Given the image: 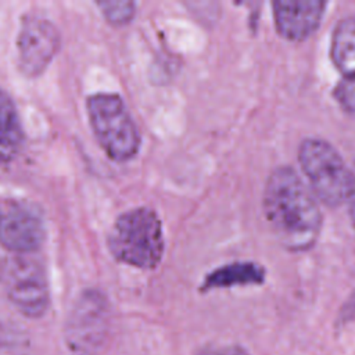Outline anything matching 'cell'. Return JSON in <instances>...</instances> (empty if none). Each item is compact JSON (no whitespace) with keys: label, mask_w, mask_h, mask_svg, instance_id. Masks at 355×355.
Segmentation results:
<instances>
[{"label":"cell","mask_w":355,"mask_h":355,"mask_svg":"<svg viewBox=\"0 0 355 355\" xmlns=\"http://www.w3.org/2000/svg\"><path fill=\"white\" fill-rule=\"evenodd\" d=\"M334 97L340 107L355 118V73L344 75L334 89Z\"/></svg>","instance_id":"obj_14"},{"label":"cell","mask_w":355,"mask_h":355,"mask_svg":"<svg viewBox=\"0 0 355 355\" xmlns=\"http://www.w3.org/2000/svg\"><path fill=\"white\" fill-rule=\"evenodd\" d=\"M1 275H3V268H1V263H0V277H1Z\"/></svg>","instance_id":"obj_17"},{"label":"cell","mask_w":355,"mask_h":355,"mask_svg":"<svg viewBox=\"0 0 355 355\" xmlns=\"http://www.w3.org/2000/svg\"><path fill=\"white\" fill-rule=\"evenodd\" d=\"M24 132L12 98L0 87V165L10 162L19 151Z\"/></svg>","instance_id":"obj_10"},{"label":"cell","mask_w":355,"mask_h":355,"mask_svg":"<svg viewBox=\"0 0 355 355\" xmlns=\"http://www.w3.org/2000/svg\"><path fill=\"white\" fill-rule=\"evenodd\" d=\"M298 161L313 194L326 205L347 201L351 169L340 153L326 140L308 137L298 147Z\"/></svg>","instance_id":"obj_4"},{"label":"cell","mask_w":355,"mask_h":355,"mask_svg":"<svg viewBox=\"0 0 355 355\" xmlns=\"http://www.w3.org/2000/svg\"><path fill=\"white\" fill-rule=\"evenodd\" d=\"M6 290L12 305L28 318H40L49 308L47 276L35 259L19 257L10 262L6 272Z\"/></svg>","instance_id":"obj_6"},{"label":"cell","mask_w":355,"mask_h":355,"mask_svg":"<svg viewBox=\"0 0 355 355\" xmlns=\"http://www.w3.org/2000/svg\"><path fill=\"white\" fill-rule=\"evenodd\" d=\"M331 58L344 73H355V14L343 18L331 39Z\"/></svg>","instance_id":"obj_12"},{"label":"cell","mask_w":355,"mask_h":355,"mask_svg":"<svg viewBox=\"0 0 355 355\" xmlns=\"http://www.w3.org/2000/svg\"><path fill=\"white\" fill-rule=\"evenodd\" d=\"M86 110L94 137L108 158L125 162L137 154L140 133L119 94L93 93L86 100Z\"/></svg>","instance_id":"obj_3"},{"label":"cell","mask_w":355,"mask_h":355,"mask_svg":"<svg viewBox=\"0 0 355 355\" xmlns=\"http://www.w3.org/2000/svg\"><path fill=\"white\" fill-rule=\"evenodd\" d=\"M197 355H250V354L237 345L223 344V345H212V347L204 348Z\"/></svg>","instance_id":"obj_15"},{"label":"cell","mask_w":355,"mask_h":355,"mask_svg":"<svg viewBox=\"0 0 355 355\" xmlns=\"http://www.w3.org/2000/svg\"><path fill=\"white\" fill-rule=\"evenodd\" d=\"M272 7L277 32L287 40L300 42L318 29L326 3L319 0H279L273 1Z\"/></svg>","instance_id":"obj_9"},{"label":"cell","mask_w":355,"mask_h":355,"mask_svg":"<svg viewBox=\"0 0 355 355\" xmlns=\"http://www.w3.org/2000/svg\"><path fill=\"white\" fill-rule=\"evenodd\" d=\"M110 306L97 290L83 291L75 301L67 323L65 343L72 355H97L105 343Z\"/></svg>","instance_id":"obj_5"},{"label":"cell","mask_w":355,"mask_h":355,"mask_svg":"<svg viewBox=\"0 0 355 355\" xmlns=\"http://www.w3.org/2000/svg\"><path fill=\"white\" fill-rule=\"evenodd\" d=\"M107 241L116 261L140 269H153L164 254L162 222L151 208L129 209L116 218Z\"/></svg>","instance_id":"obj_2"},{"label":"cell","mask_w":355,"mask_h":355,"mask_svg":"<svg viewBox=\"0 0 355 355\" xmlns=\"http://www.w3.org/2000/svg\"><path fill=\"white\" fill-rule=\"evenodd\" d=\"M97 6L107 22L116 26L129 24L136 12V3L128 0L97 1Z\"/></svg>","instance_id":"obj_13"},{"label":"cell","mask_w":355,"mask_h":355,"mask_svg":"<svg viewBox=\"0 0 355 355\" xmlns=\"http://www.w3.org/2000/svg\"><path fill=\"white\" fill-rule=\"evenodd\" d=\"M61 36L57 26L47 18L26 14L17 37L18 65L24 75H40L57 54Z\"/></svg>","instance_id":"obj_7"},{"label":"cell","mask_w":355,"mask_h":355,"mask_svg":"<svg viewBox=\"0 0 355 355\" xmlns=\"http://www.w3.org/2000/svg\"><path fill=\"white\" fill-rule=\"evenodd\" d=\"M44 240V223L29 204H12L0 216V243L18 254L36 251Z\"/></svg>","instance_id":"obj_8"},{"label":"cell","mask_w":355,"mask_h":355,"mask_svg":"<svg viewBox=\"0 0 355 355\" xmlns=\"http://www.w3.org/2000/svg\"><path fill=\"white\" fill-rule=\"evenodd\" d=\"M0 216H1V212H0Z\"/></svg>","instance_id":"obj_18"},{"label":"cell","mask_w":355,"mask_h":355,"mask_svg":"<svg viewBox=\"0 0 355 355\" xmlns=\"http://www.w3.org/2000/svg\"><path fill=\"white\" fill-rule=\"evenodd\" d=\"M347 202H348V208H349V216H351V222L355 230V166L354 169H351V184H349V190H348V196H347Z\"/></svg>","instance_id":"obj_16"},{"label":"cell","mask_w":355,"mask_h":355,"mask_svg":"<svg viewBox=\"0 0 355 355\" xmlns=\"http://www.w3.org/2000/svg\"><path fill=\"white\" fill-rule=\"evenodd\" d=\"M263 280V270L254 263L237 262L211 272L202 283V290L223 288L239 284H254Z\"/></svg>","instance_id":"obj_11"},{"label":"cell","mask_w":355,"mask_h":355,"mask_svg":"<svg viewBox=\"0 0 355 355\" xmlns=\"http://www.w3.org/2000/svg\"><path fill=\"white\" fill-rule=\"evenodd\" d=\"M263 211L277 241L288 251L313 247L322 227V212L313 191L290 166L276 168L263 190Z\"/></svg>","instance_id":"obj_1"}]
</instances>
